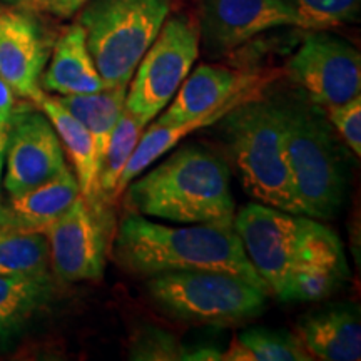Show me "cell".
Segmentation results:
<instances>
[{
	"instance_id": "484cf974",
	"label": "cell",
	"mask_w": 361,
	"mask_h": 361,
	"mask_svg": "<svg viewBox=\"0 0 361 361\" xmlns=\"http://www.w3.org/2000/svg\"><path fill=\"white\" fill-rule=\"evenodd\" d=\"M305 30H329L351 24L360 17L361 0H288Z\"/></svg>"
},
{
	"instance_id": "f1b7e54d",
	"label": "cell",
	"mask_w": 361,
	"mask_h": 361,
	"mask_svg": "<svg viewBox=\"0 0 361 361\" xmlns=\"http://www.w3.org/2000/svg\"><path fill=\"white\" fill-rule=\"evenodd\" d=\"M89 0H27L22 7L32 12H42L59 19H69L78 13Z\"/></svg>"
},
{
	"instance_id": "44dd1931",
	"label": "cell",
	"mask_w": 361,
	"mask_h": 361,
	"mask_svg": "<svg viewBox=\"0 0 361 361\" xmlns=\"http://www.w3.org/2000/svg\"><path fill=\"white\" fill-rule=\"evenodd\" d=\"M126 94H128V85L106 87L90 94L56 97L61 106H64L87 129L96 144L99 162H102L117 121L126 109Z\"/></svg>"
},
{
	"instance_id": "7402d4cb",
	"label": "cell",
	"mask_w": 361,
	"mask_h": 361,
	"mask_svg": "<svg viewBox=\"0 0 361 361\" xmlns=\"http://www.w3.org/2000/svg\"><path fill=\"white\" fill-rule=\"evenodd\" d=\"M223 361H311L293 333L245 329L233 336Z\"/></svg>"
},
{
	"instance_id": "603a6c76",
	"label": "cell",
	"mask_w": 361,
	"mask_h": 361,
	"mask_svg": "<svg viewBox=\"0 0 361 361\" xmlns=\"http://www.w3.org/2000/svg\"><path fill=\"white\" fill-rule=\"evenodd\" d=\"M49 266V241L44 233L0 228V274L42 276Z\"/></svg>"
},
{
	"instance_id": "30bf717a",
	"label": "cell",
	"mask_w": 361,
	"mask_h": 361,
	"mask_svg": "<svg viewBox=\"0 0 361 361\" xmlns=\"http://www.w3.org/2000/svg\"><path fill=\"white\" fill-rule=\"evenodd\" d=\"M64 154L61 139L42 111H13L7 130L6 174L2 179L8 197L66 173L69 168Z\"/></svg>"
},
{
	"instance_id": "ffe728a7",
	"label": "cell",
	"mask_w": 361,
	"mask_h": 361,
	"mask_svg": "<svg viewBox=\"0 0 361 361\" xmlns=\"http://www.w3.org/2000/svg\"><path fill=\"white\" fill-rule=\"evenodd\" d=\"M37 106L49 117L54 129L61 139L64 152L71 157L74 166V174L80 188V196L89 204H101L99 196V169L101 162L97 157V149L87 129L66 109L56 97L44 96L37 101Z\"/></svg>"
},
{
	"instance_id": "836d02e7",
	"label": "cell",
	"mask_w": 361,
	"mask_h": 361,
	"mask_svg": "<svg viewBox=\"0 0 361 361\" xmlns=\"http://www.w3.org/2000/svg\"><path fill=\"white\" fill-rule=\"evenodd\" d=\"M0 8H2V7H0Z\"/></svg>"
},
{
	"instance_id": "e0dca14e",
	"label": "cell",
	"mask_w": 361,
	"mask_h": 361,
	"mask_svg": "<svg viewBox=\"0 0 361 361\" xmlns=\"http://www.w3.org/2000/svg\"><path fill=\"white\" fill-rule=\"evenodd\" d=\"M51 61L44 69L40 85L57 96H75L90 94L106 89L101 75L94 66L85 32L79 22L67 27L64 34L54 44Z\"/></svg>"
},
{
	"instance_id": "cb8c5ba5",
	"label": "cell",
	"mask_w": 361,
	"mask_h": 361,
	"mask_svg": "<svg viewBox=\"0 0 361 361\" xmlns=\"http://www.w3.org/2000/svg\"><path fill=\"white\" fill-rule=\"evenodd\" d=\"M146 128L147 126L142 124L128 109H124L121 114L114 133L111 135L106 154L102 157L101 169H99V196H101V201L116 200L117 183H119L121 176H123L130 156L134 154Z\"/></svg>"
},
{
	"instance_id": "4316f807",
	"label": "cell",
	"mask_w": 361,
	"mask_h": 361,
	"mask_svg": "<svg viewBox=\"0 0 361 361\" xmlns=\"http://www.w3.org/2000/svg\"><path fill=\"white\" fill-rule=\"evenodd\" d=\"M326 112L328 121L338 130L343 141L346 142L353 154H361V96H356L351 101L331 106Z\"/></svg>"
},
{
	"instance_id": "f546056e",
	"label": "cell",
	"mask_w": 361,
	"mask_h": 361,
	"mask_svg": "<svg viewBox=\"0 0 361 361\" xmlns=\"http://www.w3.org/2000/svg\"><path fill=\"white\" fill-rule=\"evenodd\" d=\"M16 111V92L0 78V128H7Z\"/></svg>"
},
{
	"instance_id": "ba28073f",
	"label": "cell",
	"mask_w": 361,
	"mask_h": 361,
	"mask_svg": "<svg viewBox=\"0 0 361 361\" xmlns=\"http://www.w3.org/2000/svg\"><path fill=\"white\" fill-rule=\"evenodd\" d=\"M200 22L189 16L166 19L128 84L126 109L149 126L168 107L200 54Z\"/></svg>"
},
{
	"instance_id": "4dcf8cb0",
	"label": "cell",
	"mask_w": 361,
	"mask_h": 361,
	"mask_svg": "<svg viewBox=\"0 0 361 361\" xmlns=\"http://www.w3.org/2000/svg\"><path fill=\"white\" fill-rule=\"evenodd\" d=\"M20 324L22 322H17V319L0 314V343L11 340L13 333L20 328Z\"/></svg>"
},
{
	"instance_id": "d6986e66",
	"label": "cell",
	"mask_w": 361,
	"mask_h": 361,
	"mask_svg": "<svg viewBox=\"0 0 361 361\" xmlns=\"http://www.w3.org/2000/svg\"><path fill=\"white\" fill-rule=\"evenodd\" d=\"M346 274L341 241L331 229L316 239L310 255L291 274L283 301H316L331 295Z\"/></svg>"
},
{
	"instance_id": "5bb4252c",
	"label": "cell",
	"mask_w": 361,
	"mask_h": 361,
	"mask_svg": "<svg viewBox=\"0 0 361 361\" xmlns=\"http://www.w3.org/2000/svg\"><path fill=\"white\" fill-rule=\"evenodd\" d=\"M278 78L276 72L238 71L224 66L201 64L188 78L173 101L156 117V124H176L201 116L228 101L234 94L251 87H268Z\"/></svg>"
},
{
	"instance_id": "52a82bcc",
	"label": "cell",
	"mask_w": 361,
	"mask_h": 361,
	"mask_svg": "<svg viewBox=\"0 0 361 361\" xmlns=\"http://www.w3.org/2000/svg\"><path fill=\"white\" fill-rule=\"evenodd\" d=\"M233 226L252 268L279 300L291 274L326 228L310 216L291 214L256 201L236 211Z\"/></svg>"
},
{
	"instance_id": "9a60e30c",
	"label": "cell",
	"mask_w": 361,
	"mask_h": 361,
	"mask_svg": "<svg viewBox=\"0 0 361 361\" xmlns=\"http://www.w3.org/2000/svg\"><path fill=\"white\" fill-rule=\"evenodd\" d=\"M266 87H251L241 92L234 94L233 97H229L228 101L219 104L214 109L202 112L201 116L192 117V119L184 121V123H176V124H156L151 123L144 130L141 141H139L137 147H135L134 154L130 156V159L126 166L123 176H121L119 183L116 188V197H119L121 194L126 191L128 184L130 180L137 178L139 174L144 173L152 162L159 159L162 154L169 152L176 144H179L180 139L188 137L189 134L196 133L204 128H209L216 123H219L226 114H229L233 109H236L238 106L245 104L252 99L263 97Z\"/></svg>"
},
{
	"instance_id": "1f68e13d",
	"label": "cell",
	"mask_w": 361,
	"mask_h": 361,
	"mask_svg": "<svg viewBox=\"0 0 361 361\" xmlns=\"http://www.w3.org/2000/svg\"><path fill=\"white\" fill-rule=\"evenodd\" d=\"M7 128H0V218L4 213V200H2V179H4V164H6V146H7Z\"/></svg>"
},
{
	"instance_id": "277c9868",
	"label": "cell",
	"mask_w": 361,
	"mask_h": 361,
	"mask_svg": "<svg viewBox=\"0 0 361 361\" xmlns=\"http://www.w3.org/2000/svg\"><path fill=\"white\" fill-rule=\"evenodd\" d=\"M171 0H89L78 22L106 87H124L159 34Z\"/></svg>"
},
{
	"instance_id": "4fadbf2b",
	"label": "cell",
	"mask_w": 361,
	"mask_h": 361,
	"mask_svg": "<svg viewBox=\"0 0 361 361\" xmlns=\"http://www.w3.org/2000/svg\"><path fill=\"white\" fill-rule=\"evenodd\" d=\"M295 25L298 17L288 0H204L200 30L206 45L229 52L274 27Z\"/></svg>"
},
{
	"instance_id": "2e32d148",
	"label": "cell",
	"mask_w": 361,
	"mask_h": 361,
	"mask_svg": "<svg viewBox=\"0 0 361 361\" xmlns=\"http://www.w3.org/2000/svg\"><path fill=\"white\" fill-rule=\"evenodd\" d=\"M293 335L310 360L358 361L361 358V323L355 310L316 311L298 322Z\"/></svg>"
},
{
	"instance_id": "7a4b0ae2",
	"label": "cell",
	"mask_w": 361,
	"mask_h": 361,
	"mask_svg": "<svg viewBox=\"0 0 361 361\" xmlns=\"http://www.w3.org/2000/svg\"><path fill=\"white\" fill-rule=\"evenodd\" d=\"M126 189L134 213L149 218L178 224H234L229 168L206 147H180Z\"/></svg>"
},
{
	"instance_id": "ac0fdd59",
	"label": "cell",
	"mask_w": 361,
	"mask_h": 361,
	"mask_svg": "<svg viewBox=\"0 0 361 361\" xmlns=\"http://www.w3.org/2000/svg\"><path fill=\"white\" fill-rule=\"evenodd\" d=\"M79 196L80 188L75 174L67 169L49 183L8 197V206H4L0 218V228L44 233Z\"/></svg>"
},
{
	"instance_id": "5b68a950",
	"label": "cell",
	"mask_w": 361,
	"mask_h": 361,
	"mask_svg": "<svg viewBox=\"0 0 361 361\" xmlns=\"http://www.w3.org/2000/svg\"><path fill=\"white\" fill-rule=\"evenodd\" d=\"M284 147L298 200L305 216L333 218L345 200L340 147L324 116L305 104L281 106Z\"/></svg>"
},
{
	"instance_id": "7c38bea8",
	"label": "cell",
	"mask_w": 361,
	"mask_h": 361,
	"mask_svg": "<svg viewBox=\"0 0 361 361\" xmlns=\"http://www.w3.org/2000/svg\"><path fill=\"white\" fill-rule=\"evenodd\" d=\"M49 57L51 42L34 12L22 6L0 8V78L16 96L37 104Z\"/></svg>"
},
{
	"instance_id": "d6a6232c",
	"label": "cell",
	"mask_w": 361,
	"mask_h": 361,
	"mask_svg": "<svg viewBox=\"0 0 361 361\" xmlns=\"http://www.w3.org/2000/svg\"><path fill=\"white\" fill-rule=\"evenodd\" d=\"M7 2H11V4H19V6H22V4H25L27 0H7Z\"/></svg>"
},
{
	"instance_id": "9c48e42d",
	"label": "cell",
	"mask_w": 361,
	"mask_h": 361,
	"mask_svg": "<svg viewBox=\"0 0 361 361\" xmlns=\"http://www.w3.org/2000/svg\"><path fill=\"white\" fill-rule=\"evenodd\" d=\"M286 74L323 111L361 96L360 52L322 30L306 35L288 61Z\"/></svg>"
},
{
	"instance_id": "8fae6325",
	"label": "cell",
	"mask_w": 361,
	"mask_h": 361,
	"mask_svg": "<svg viewBox=\"0 0 361 361\" xmlns=\"http://www.w3.org/2000/svg\"><path fill=\"white\" fill-rule=\"evenodd\" d=\"M49 241V258L59 279L66 283L97 281L106 269L107 233L99 206L82 196L72 202L44 231Z\"/></svg>"
},
{
	"instance_id": "d4e9b609",
	"label": "cell",
	"mask_w": 361,
	"mask_h": 361,
	"mask_svg": "<svg viewBox=\"0 0 361 361\" xmlns=\"http://www.w3.org/2000/svg\"><path fill=\"white\" fill-rule=\"evenodd\" d=\"M52 293L49 274L16 276L0 274V314L24 322L27 316L47 303Z\"/></svg>"
},
{
	"instance_id": "6da1fadb",
	"label": "cell",
	"mask_w": 361,
	"mask_h": 361,
	"mask_svg": "<svg viewBox=\"0 0 361 361\" xmlns=\"http://www.w3.org/2000/svg\"><path fill=\"white\" fill-rule=\"evenodd\" d=\"M114 255L126 271L141 276L171 271H224L268 290L247 259L234 226H168L129 213L117 229Z\"/></svg>"
},
{
	"instance_id": "83f0119b",
	"label": "cell",
	"mask_w": 361,
	"mask_h": 361,
	"mask_svg": "<svg viewBox=\"0 0 361 361\" xmlns=\"http://www.w3.org/2000/svg\"><path fill=\"white\" fill-rule=\"evenodd\" d=\"M183 356L184 350L179 348L176 340L157 329L142 333L130 350L133 360H183Z\"/></svg>"
},
{
	"instance_id": "3957f363",
	"label": "cell",
	"mask_w": 361,
	"mask_h": 361,
	"mask_svg": "<svg viewBox=\"0 0 361 361\" xmlns=\"http://www.w3.org/2000/svg\"><path fill=\"white\" fill-rule=\"evenodd\" d=\"M219 123L245 191L261 204L305 216L286 159L281 106L252 99Z\"/></svg>"
},
{
	"instance_id": "8992f818",
	"label": "cell",
	"mask_w": 361,
	"mask_h": 361,
	"mask_svg": "<svg viewBox=\"0 0 361 361\" xmlns=\"http://www.w3.org/2000/svg\"><path fill=\"white\" fill-rule=\"evenodd\" d=\"M147 293L162 311L189 323L229 326L258 318L268 290L224 271H171L149 276Z\"/></svg>"
}]
</instances>
